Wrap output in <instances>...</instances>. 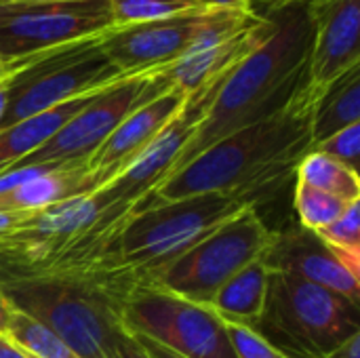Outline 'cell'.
Here are the masks:
<instances>
[{
	"mask_svg": "<svg viewBox=\"0 0 360 358\" xmlns=\"http://www.w3.org/2000/svg\"><path fill=\"white\" fill-rule=\"evenodd\" d=\"M319 93L306 87L278 114L215 141L141 203H167L209 192L243 196L253 209L285 186L312 150V112Z\"/></svg>",
	"mask_w": 360,
	"mask_h": 358,
	"instance_id": "obj_1",
	"label": "cell"
},
{
	"mask_svg": "<svg viewBox=\"0 0 360 358\" xmlns=\"http://www.w3.org/2000/svg\"><path fill=\"white\" fill-rule=\"evenodd\" d=\"M264 13L274 21L272 34L219 82L200 124L167 179L179 173L215 141L278 114L306 87L312 46V21L308 8L302 4H289Z\"/></svg>",
	"mask_w": 360,
	"mask_h": 358,
	"instance_id": "obj_2",
	"label": "cell"
},
{
	"mask_svg": "<svg viewBox=\"0 0 360 358\" xmlns=\"http://www.w3.org/2000/svg\"><path fill=\"white\" fill-rule=\"evenodd\" d=\"M249 207L243 196L226 192L139 203L91 257L63 268L95 266L124 274L143 287L165 266Z\"/></svg>",
	"mask_w": 360,
	"mask_h": 358,
	"instance_id": "obj_3",
	"label": "cell"
},
{
	"mask_svg": "<svg viewBox=\"0 0 360 358\" xmlns=\"http://www.w3.org/2000/svg\"><path fill=\"white\" fill-rule=\"evenodd\" d=\"M251 329L285 358H323L360 333V310L329 289L268 270L264 310Z\"/></svg>",
	"mask_w": 360,
	"mask_h": 358,
	"instance_id": "obj_4",
	"label": "cell"
},
{
	"mask_svg": "<svg viewBox=\"0 0 360 358\" xmlns=\"http://www.w3.org/2000/svg\"><path fill=\"white\" fill-rule=\"evenodd\" d=\"M8 70L6 110L0 120V129L59 103L101 91L124 78V74L105 55L101 38L59 46L15 63Z\"/></svg>",
	"mask_w": 360,
	"mask_h": 358,
	"instance_id": "obj_5",
	"label": "cell"
},
{
	"mask_svg": "<svg viewBox=\"0 0 360 358\" xmlns=\"http://www.w3.org/2000/svg\"><path fill=\"white\" fill-rule=\"evenodd\" d=\"M272 236L274 232L264 224L257 209L249 207L165 266L143 287H156L209 306L226 281L255 260H262Z\"/></svg>",
	"mask_w": 360,
	"mask_h": 358,
	"instance_id": "obj_6",
	"label": "cell"
},
{
	"mask_svg": "<svg viewBox=\"0 0 360 358\" xmlns=\"http://www.w3.org/2000/svg\"><path fill=\"white\" fill-rule=\"evenodd\" d=\"M272 30V17L259 13L251 0L209 8L192 44L160 74L188 97L209 91L259 49Z\"/></svg>",
	"mask_w": 360,
	"mask_h": 358,
	"instance_id": "obj_7",
	"label": "cell"
},
{
	"mask_svg": "<svg viewBox=\"0 0 360 358\" xmlns=\"http://www.w3.org/2000/svg\"><path fill=\"white\" fill-rule=\"evenodd\" d=\"M114 27L110 0H32L0 4V55L6 65Z\"/></svg>",
	"mask_w": 360,
	"mask_h": 358,
	"instance_id": "obj_8",
	"label": "cell"
},
{
	"mask_svg": "<svg viewBox=\"0 0 360 358\" xmlns=\"http://www.w3.org/2000/svg\"><path fill=\"white\" fill-rule=\"evenodd\" d=\"M122 325L184 358H236L221 319L209 306L156 287H135L129 293Z\"/></svg>",
	"mask_w": 360,
	"mask_h": 358,
	"instance_id": "obj_9",
	"label": "cell"
},
{
	"mask_svg": "<svg viewBox=\"0 0 360 358\" xmlns=\"http://www.w3.org/2000/svg\"><path fill=\"white\" fill-rule=\"evenodd\" d=\"M171 84L160 72H143L124 76L108 89L99 91L80 112H76L46 143L23 158L25 165H72L86 158L112 135V131L143 101L156 97ZM15 169V167H13Z\"/></svg>",
	"mask_w": 360,
	"mask_h": 358,
	"instance_id": "obj_10",
	"label": "cell"
},
{
	"mask_svg": "<svg viewBox=\"0 0 360 358\" xmlns=\"http://www.w3.org/2000/svg\"><path fill=\"white\" fill-rule=\"evenodd\" d=\"M207 11L198 8L158 21L112 27L101 36V46L124 76L162 72L192 44Z\"/></svg>",
	"mask_w": 360,
	"mask_h": 358,
	"instance_id": "obj_11",
	"label": "cell"
},
{
	"mask_svg": "<svg viewBox=\"0 0 360 358\" xmlns=\"http://www.w3.org/2000/svg\"><path fill=\"white\" fill-rule=\"evenodd\" d=\"M306 8L312 21L308 84L321 95L360 63V0H316Z\"/></svg>",
	"mask_w": 360,
	"mask_h": 358,
	"instance_id": "obj_12",
	"label": "cell"
},
{
	"mask_svg": "<svg viewBox=\"0 0 360 358\" xmlns=\"http://www.w3.org/2000/svg\"><path fill=\"white\" fill-rule=\"evenodd\" d=\"M262 262L270 272H281L308 281L359 306V276L348 272V268L335 257L331 247H327L314 232L304 230L302 226L274 232L270 247L262 255Z\"/></svg>",
	"mask_w": 360,
	"mask_h": 358,
	"instance_id": "obj_13",
	"label": "cell"
},
{
	"mask_svg": "<svg viewBox=\"0 0 360 358\" xmlns=\"http://www.w3.org/2000/svg\"><path fill=\"white\" fill-rule=\"evenodd\" d=\"M186 99L188 95H184L179 89L169 87L135 108L86 158V169L97 177L99 186L127 169L141 154V150L177 116Z\"/></svg>",
	"mask_w": 360,
	"mask_h": 358,
	"instance_id": "obj_14",
	"label": "cell"
},
{
	"mask_svg": "<svg viewBox=\"0 0 360 358\" xmlns=\"http://www.w3.org/2000/svg\"><path fill=\"white\" fill-rule=\"evenodd\" d=\"M99 188L97 177L86 169V162L61 165L46 171L6 196H0L2 211H42L74 196L91 194Z\"/></svg>",
	"mask_w": 360,
	"mask_h": 358,
	"instance_id": "obj_15",
	"label": "cell"
},
{
	"mask_svg": "<svg viewBox=\"0 0 360 358\" xmlns=\"http://www.w3.org/2000/svg\"><path fill=\"white\" fill-rule=\"evenodd\" d=\"M97 93L99 91L76 97L72 101H65V103H59L51 110H44L36 116L19 120L6 129H0V173L17 167L23 158H27L32 152H36L42 143H46Z\"/></svg>",
	"mask_w": 360,
	"mask_h": 358,
	"instance_id": "obj_16",
	"label": "cell"
},
{
	"mask_svg": "<svg viewBox=\"0 0 360 358\" xmlns=\"http://www.w3.org/2000/svg\"><path fill=\"white\" fill-rule=\"evenodd\" d=\"M268 291V268L262 260L245 266L213 295L209 308L221 319L253 327L262 317Z\"/></svg>",
	"mask_w": 360,
	"mask_h": 358,
	"instance_id": "obj_17",
	"label": "cell"
},
{
	"mask_svg": "<svg viewBox=\"0 0 360 358\" xmlns=\"http://www.w3.org/2000/svg\"><path fill=\"white\" fill-rule=\"evenodd\" d=\"M356 122H360V63L333 80L316 97L310 127L312 146Z\"/></svg>",
	"mask_w": 360,
	"mask_h": 358,
	"instance_id": "obj_18",
	"label": "cell"
},
{
	"mask_svg": "<svg viewBox=\"0 0 360 358\" xmlns=\"http://www.w3.org/2000/svg\"><path fill=\"white\" fill-rule=\"evenodd\" d=\"M295 177L302 184H308L316 190H323L331 196H338L346 203L360 200L359 173L338 162L335 158L310 150L297 165Z\"/></svg>",
	"mask_w": 360,
	"mask_h": 358,
	"instance_id": "obj_19",
	"label": "cell"
},
{
	"mask_svg": "<svg viewBox=\"0 0 360 358\" xmlns=\"http://www.w3.org/2000/svg\"><path fill=\"white\" fill-rule=\"evenodd\" d=\"M6 338L34 358H78L49 327L19 310L11 317Z\"/></svg>",
	"mask_w": 360,
	"mask_h": 358,
	"instance_id": "obj_20",
	"label": "cell"
},
{
	"mask_svg": "<svg viewBox=\"0 0 360 358\" xmlns=\"http://www.w3.org/2000/svg\"><path fill=\"white\" fill-rule=\"evenodd\" d=\"M331 251L335 257L359 276L360 272V200H354L348 205L342 217H338L327 228L314 232Z\"/></svg>",
	"mask_w": 360,
	"mask_h": 358,
	"instance_id": "obj_21",
	"label": "cell"
},
{
	"mask_svg": "<svg viewBox=\"0 0 360 358\" xmlns=\"http://www.w3.org/2000/svg\"><path fill=\"white\" fill-rule=\"evenodd\" d=\"M293 200H295L300 226L310 232H319V230L327 228L329 224H333L338 217L344 215V211L350 205L338 196H331V194L316 190L302 181H295Z\"/></svg>",
	"mask_w": 360,
	"mask_h": 358,
	"instance_id": "obj_22",
	"label": "cell"
},
{
	"mask_svg": "<svg viewBox=\"0 0 360 358\" xmlns=\"http://www.w3.org/2000/svg\"><path fill=\"white\" fill-rule=\"evenodd\" d=\"M205 8L194 0H110L114 27L135 25Z\"/></svg>",
	"mask_w": 360,
	"mask_h": 358,
	"instance_id": "obj_23",
	"label": "cell"
},
{
	"mask_svg": "<svg viewBox=\"0 0 360 358\" xmlns=\"http://www.w3.org/2000/svg\"><path fill=\"white\" fill-rule=\"evenodd\" d=\"M221 323H224V329L228 333L230 346L236 358H285L255 329L240 325V323H232V321H221Z\"/></svg>",
	"mask_w": 360,
	"mask_h": 358,
	"instance_id": "obj_24",
	"label": "cell"
},
{
	"mask_svg": "<svg viewBox=\"0 0 360 358\" xmlns=\"http://www.w3.org/2000/svg\"><path fill=\"white\" fill-rule=\"evenodd\" d=\"M314 152L327 154L331 158H335L338 162L346 165L348 169L359 173V158H360V122L350 124L342 131H338L335 135H331L329 139L312 146Z\"/></svg>",
	"mask_w": 360,
	"mask_h": 358,
	"instance_id": "obj_25",
	"label": "cell"
},
{
	"mask_svg": "<svg viewBox=\"0 0 360 358\" xmlns=\"http://www.w3.org/2000/svg\"><path fill=\"white\" fill-rule=\"evenodd\" d=\"M61 165H55V162H44V165H25V167H15V169H8L4 173H0V196H6L11 194L13 190H17L19 186L27 184L30 179L46 173V171H53Z\"/></svg>",
	"mask_w": 360,
	"mask_h": 358,
	"instance_id": "obj_26",
	"label": "cell"
},
{
	"mask_svg": "<svg viewBox=\"0 0 360 358\" xmlns=\"http://www.w3.org/2000/svg\"><path fill=\"white\" fill-rule=\"evenodd\" d=\"M116 358H150L148 352L141 348V344L137 342L135 333L129 331L124 325H120L118 333H116Z\"/></svg>",
	"mask_w": 360,
	"mask_h": 358,
	"instance_id": "obj_27",
	"label": "cell"
},
{
	"mask_svg": "<svg viewBox=\"0 0 360 358\" xmlns=\"http://www.w3.org/2000/svg\"><path fill=\"white\" fill-rule=\"evenodd\" d=\"M34 213L36 211H2L0 209V238L21 228Z\"/></svg>",
	"mask_w": 360,
	"mask_h": 358,
	"instance_id": "obj_28",
	"label": "cell"
},
{
	"mask_svg": "<svg viewBox=\"0 0 360 358\" xmlns=\"http://www.w3.org/2000/svg\"><path fill=\"white\" fill-rule=\"evenodd\" d=\"M323 358H360V333L352 335L344 344H340L335 350H331L327 357Z\"/></svg>",
	"mask_w": 360,
	"mask_h": 358,
	"instance_id": "obj_29",
	"label": "cell"
},
{
	"mask_svg": "<svg viewBox=\"0 0 360 358\" xmlns=\"http://www.w3.org/2000/svg\"><path fill=\"white\" fill-rule=\"evenodd\" d=\"M13 312H15V306L11 304V300L6 298V293H4V289L0 285V335H6Z\"/></svg>",
	"mask_w": 360,
	"mask_h": 358,
	"instance_id": "obj_30",
	"label": "cell"
},
{
	"mask_svg": "<svg viewBox=\"0 0 360 358\" xmlns=\"http://www.w3.org/2000/svg\"><path fill=\"white\" fill-rule=\"evenodd\" d=\"M253 2V0H251ZM316 0H257V4L253 2V6L264 13V11H274V8H281V6H289V4H302V6H308Z\"/></svg>",
	"mask_w": 360,
	"mask_h": 358,
	"instance_id": "obj_31",
	"label": "cell"
},
{
	"mask_svg": "<svg viewBox=\"0 0 360 358\" xmlns=\"http://www.w3.org/2000/svg\"><path fill=\"white\" fill-rule=\"evenodd\" d=\"M0 358H32L23 352L19 346H15L6 335H0Z\"/></svg>",
	"mask_w": 360,
	"mask_h": 358,
	"instance_id": "obj_32",
	"label": "cell"
},
{
	"mask_svg": "<svg viewBox=\"0 0 360 358\" xmlns=\"http://www.w3.org/2000/svg\"><path fill=\"white\" fill-rule=\"evenodd\" d=\"M194 2H198L205 8H217V6H234V4H240L245 0H194Z\"/></svg>",
	"mask_w": 360,
	"mask_h": 358,
	"instance_id": "obj_33",
	"label": "cell"
},
{
	"mask_svg": "<svg viewBox=\"0 0 360 358\" xmlns=\"http://www.w3.org/2000/svg\"><path fill=\"white\" fill-rule=\"evenodd\" d=\"M4 110H6V78L0 80V120L4 116Z\"/></svg>",
	"mask_w": 360,
	"mask_h": 358,
	"instance_id": "obj_34",
	"label": "cell"
},
{
	"mask_svg": "<svg viewBox=\"0 0 360 358\" xmlns=\"http://www.w3.org/2000/svg\"><path fill=\"white\" fill-rule=\"evenodd\" d=\"M8 76H11V70H8L6 61L2 59V55H0V80H4V78H8Z\"/></svg>",
	"mask_w": 360,
	"mask_h": 358,
	"instance_id": "obj_35",
	"label": "cell"
},
{
	"mask_svg": "<svg viewBox=\"0 0 360 358\" xmlns=\"http://www.w3.org/2000/svg\"><path fill=\"white\" fill-rule=\"evenodd\" d=\"M8 2H32V0H8Z\"/></svg>",
	"mask_w": 360,
	"mask_h": 358,
	"instance_id": "obj_36",
	"label": "cell"
},
{
	"mask_svg": "<svg viewBox=\"0 0 360 358\" xmlns=\"http://www.w3.org/2000/svg\"><path fill=\"white\" fill-rule=\"evenodd\" d=\"M4 251V245H2V241H0V253Z\"/></svg>",
	"mask_w": 360,
	"mask_h": 358,
	"instance_id": "obj_37",
	"label": "cell"
},
{
	"mask_svg": "<svg viewBox=\"0 0 360 358\" xmlns=\"http://www.w3.org/2000/svg\"><path fill=\"white\" fill-rule=\"evenodd\" d=\"M2 2H8V0H0V4H2Z\"/></svg>",
	"mask_w": 360,
	"mask_h": 358,
	"instance_id": "obj_38",
	"label": "cell"
},
{
	"mask_svg": "<svg viewBox=\"0 0 360 358\" xmlns=\"http://www.w3.org/2000/svg\"><path fill=\"white\" fill-rule=\"evenodd\" d=\"M32 358H34V357H32Z\"/></svg>",
	"mask_w": 360,
	"mask_h": 358,
	"instance_id": "obj_39",
	"label": "cell"
}]
</instances>
